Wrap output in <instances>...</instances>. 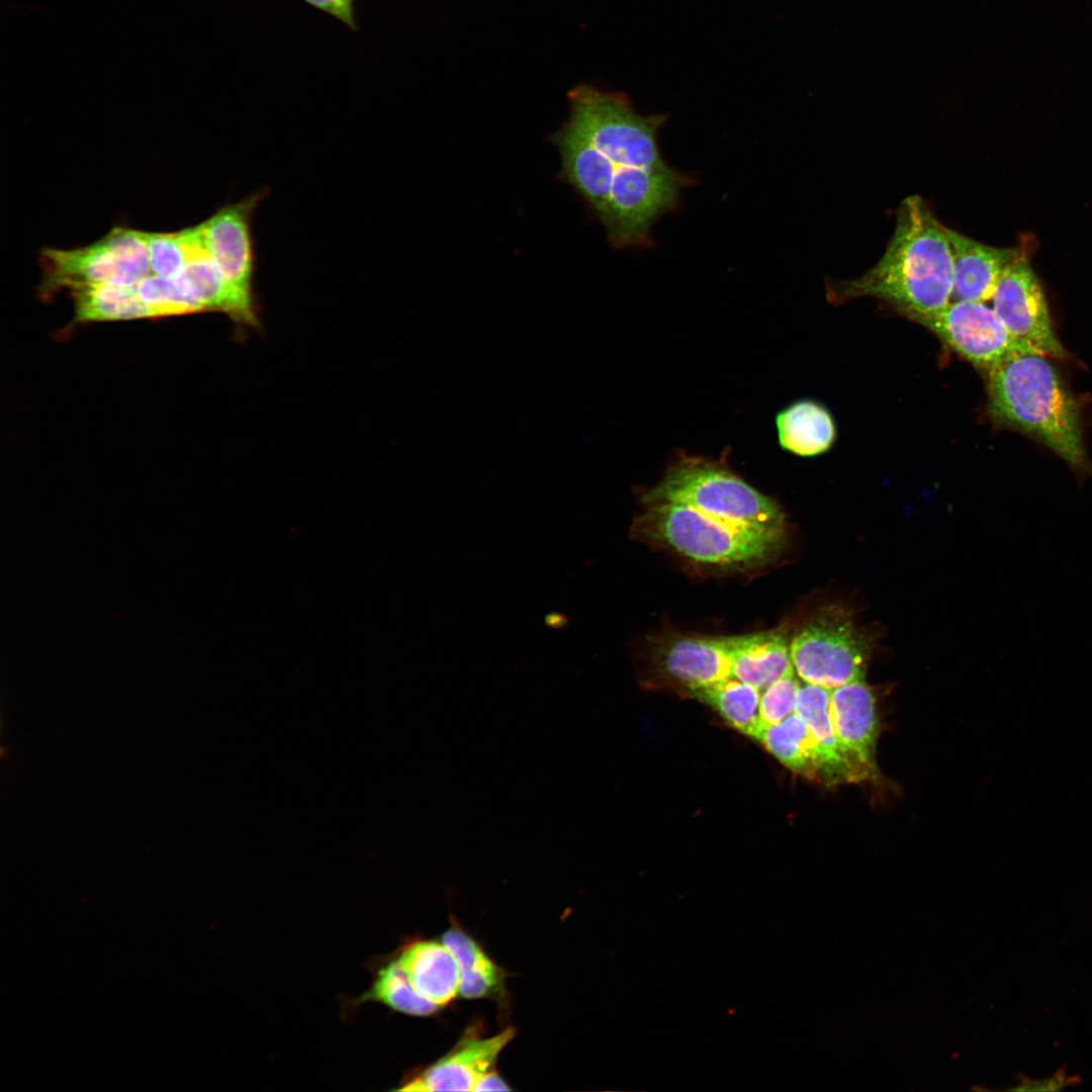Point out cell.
Returning a JSON list of instances; mask_svg holds the SVG:
<instances>
[{
	"label": "cell",
	"instance_id": "obj_14",
	"mask_svg": "<svg viewBox=\"0 0 1092 1092\" xmlns=\"http://www.w3.org/2000/svg\"><path fill=\"white\" fill-rule=\"evenodd\" d=\"M951 249L953 277L950 301L991 299L1005 269L1019 248H997L977 242L945 226Z\"/></svg>",
	"mask_w": 1092,
	"mask_h": 1092
},
{
	"label": "cell",
	"instance_id": "obj_25",
	"mask_svg": "<svg viewBox=\"0 0 1092 1092\" xmlns=\"http://www.w3.org/2000/svg\"><path fill=\"white\" fill-rule=\"evenodd\" d=\"M141 299L150 307L154 317L204 311L202 305L179 278L150 274L136 285Z\"/></svg>",
	"mask_w": 1092,
	"mask_h": 1092
},
{
	"label": "cell",
	"instance_id": "obj_21",
	"mask_svg": "<svg viewBox=\"0 0 1092 1092\" xmlns=\"http://www.w3.org/2000/svg\"><path fill=\"white\" fill-rule=\"evenodd\" d=\"M715 708L741 733L758 740L766 726L760 716V691L735 677H728L691 692Z\"/></svg>",
	"mask_w": 1092,
	"mask_h": 1092
},
{
	"label": "cell",
	"instance_id": "obj_16",
	"mask_svg": "<svg viewBox=\"0 0 1092 1092\" xmlns=\"http://www.w3.org/2000/svg\"><path fill=\"white\" fill-rule=\"evenodd\" d=\"M396 961L414 988L436 1005L448 1004L459 993V964L443 942H412L403 947Z\"/></svg>",
	"mask_w": 1092,
	"mask_h": 1092
},
{
	"label": "cell",
	"instance_id": "obj_23",
	"mask_svg": "<svg viewBox=\"0 0 1092 1092\" xmlns=\"http://www.w3.org/2000/svg\"><path fill=\"white\" fill-rule=\"evenodd\" d=\"M151 273L165 278L180 276L189 260L204 249L200 224L175 233L146 232Z\"/></svg>",
	"mask_w": 1092,
	"mask_h": 1092
},
{
	"label": "cell",
	"instance_id": "obj_12",
	"mask_svg": "<svg viewBox=\"0 0 1092 1092\" xmlns=\"http://www.w3.org/2000/svg\"><path fill=\"white\" fill-rule=\"evenodd\" d=\"M651 655L659 673L691 692L733 677L725 637L669 634Z\"/></svg>",
	"mask_w": 1092,
	"mask_h": 1092
},
{
	"label": "cell",
	"instance_id": "obj_2",
	"mask_svg": "<svg viewBox=\"0 0 1092 1092\" xmlns=\"http://www.w3.org/2000/svg\"><path fill=\"white\" fill-rule=\"evenodd\" d=\"M953 264L943 225L919 195L898 206L896 224L880 260L861 276L835 281L833 301L874 297L903 315L944 307L951 297Z\"/></svg>",
	"mask_w": 1092,
	"mask_h": 1092
},
{
	"label": "cell",
	"instance_id": "obj_1",
	"mask_svg": "<svg viewBox=\"0 0 1092 1092\" xmlns=\"http://www.w3.org/2000/svg\"><path fill=\"white\" fill-rule=\"evenodd\" d=\"M566 120L550 141L559 178L585 202L617 249L652 244L651 230L677 208L692 183L660 152L665 114L643 115L622 93L579 85L568 93Z\"/></svg>",
	"mask_w": 1092,
	"mask_h": 1092
},
{
	"label": "cell",
	"instance_id": "obj_11",
	"mask_svg": "<svg viewBox=\"0 0 1092 1092\" xmlns=\"http://www.w3.org/2000/svg\"><path fill=\"white\" fill-rule=\"evenodd\" d=\"M830 715L838 742L858 782L874 779L879 718L876 697L864 679L830 691Z\"/></svg>",
	"mask_w": 1092,
	"mask_h": 1092
},
{
	"label": "cell",
	"instance_id": "obj_4",
	"mask_svg": "<svg viewBox=\"0 0 1092 1092\" xmlns=\"http://www.w3.org/2000/svg\"><path fill=\"white\" fill-rule=\"evenodd\" d=\"M631 536L692 562L748 571L774 561L787 543L786 529L729 522L681 504H655L637 517Z\"/></svg>",
	"mask_w": 1092,
	"mask_h": 1092
},
{
	"label": "cell",
	"instance_id": "obj_9",
	"mask_svg": "<svg viewBox=\"0 0 1092 1092\" xmlns=\"http://www.w3.org/2000/svg\"><path fill=\"white\" fill-rule=\"evenodd\" d=\"M991 299L993 310L1016 340L1044 356L1065 357L1025 252L1020 251L1005 269Z\"/></svg>",
	"mask_w": 1092,
	"mask_h": 1092
},
{
	"label": "cell",
	"instance_id": "obj_15",
	"mask_svg": "<svg viewBox=\"0 0 1092 1092\" xmlns=\"http://www.w3.org/2000/svg\"><path fill=\"white\" fill-rule=\"evenodd\" d=\"M732 676L760 692L779 678L796 672L786 626L751 634L725 637Z\"/></svg>",
	"mask_w": 1092,
	"mask_h": 1092
},
{
	"label": "cell",
	"instance_id": "obj_3",
	"mask_svg": "<svg viewBox=\"0 0 1092 1092\" xmlns=\"http://www.w3.org/2000/svg\"><path fill=\"white\" fill-rule=\"evenodd\" d=\"M987 375L993 421L1038 440L1077 472L1089 471L1077 403L1044 355L1016 352Z\"/></svg>",
	"mask_w": 1092,
	"mask_h": 1092
},
{
	"label": "cell",
	"instance_id": "obj_24",
	"mask_svg": "<svg viewBox=\"0 0 1092 1092\" xmlns=\"http://www.w3.org/2000/svg\"><path fill=\"white\" fill-rule=\"evenodd\" d=\"M362 1000L378 1001L395 1011L416 1016L431 1015L440 1007L414 988L397 961L378 971L372 988Z\"/></svg>",
	"mask_w": 1092,
	"mask_h": 1092
},
{
	"label": "cell",
	"instance_id": "obj_18",
	"mask_svg": "<svg viewBox=\"0 0 1092 1092\" xmlns=\"http://www.w3.org/2000/svg\"><path fill=\"white\" fill-rule=\"evenodd\" d=\"M776 423L781 446L799 456L823 454L836 438L830 413L810 399L799 400L784 408L778 414Z\"/></svg>",
	"mask_w": 1092,
	"mask_h": 1092
},
{
	"label": "cell",
	"instance_id": "obj_22",
	"mask_svg": "<svg viewBox=\"0 0 1092 1092\" xmlns=\"http://www.w3.org/2000/svg\"><path fill=\"white\" fill-rule=\"evenodd\" d=\"M460 968L459 993L464 998L487 997L502 986L503 973L481 947L462 930L451 928L442 936Z\"/></svg>",
	"mask_w": 1092,
	"mask_h": 1092
},
{
	"label": "cell",
	"instance_id": "obj_17",
	"mask_svg": "<svg viewBox=\"0 0 1092 1092\" xmlns=\"http://www.w3.org/2000/svg\"><path fill=\"white\" fill-rule=\"evenodd\" d=\"M758 741L795 772L834 786L827 761L806 722L793 713L782 722L766 725Z\"/></svg>",
	"mask_w": 1092,
	"mask_h": 1092
},
{
	"label": "cell",
	"instance_id": "obj_10",
	"mask_svg": "<svg viewBox=\"0 0 1092 1092\" xmlns=\"http://www.w3.org/2000/svg\"><path fill=\"white\" fill-rule=\"evenodd\" d=\"M266 195L267 189L261 188L240 201L223 205L199 223L210 258L235 288L251 297H256L257 266L252 221Z\"/></svg>",
	"mask_w": 1092,
	"mask_h": 1092
},
{
	"label": "cell",
	"instance_id": "obj_26",
	"mask_svg": "<svg viewBox=\"0 0 1092 1092\" xmlns=\"http://www.w3.org/2000/svg\"><path fill=\"white\" fill-rule=\"evenodd\" d=\"M800 681L795 672L770 684L760 696L759 711L765 725H775L795 713Z\"/></svg>",
	"mask_w": 1092,
	"mask_h": 1092
},
{
	"label": "cell",
	"instance_id": "obj_6",
	"mask_svg": "<svg viewBox=\"0 0 1092 1092\" xmlns=\"http://www.w3.org/2000/svg\"><path fill=\"white\" fill-rule=\"evenodd\" d=\"M877 642L840 605L820 608L791 640V657L803 681L833 690L864 679Z\"/></svg>",
	"mask_w": 1092,
	"mask_h": 1092
},
{
	"label": "cell",
	"instance_id": "obj_7",
	"mask_svg": "<svg viewBox=\"0 0 1092 1092\" xmlns=\"http://www.w3.org/2000/svg\"><path fill=\"white\" fill-rule=\"evenodd\" d=\"M47 290L81 284L134 286L151 273L146 232L115 226L97 242L40 253Z\"/></svg>",
	"mask_w": 1092,
	"mask_h": 1092
},
{
	"label": "cell",
	"instance_id": "obj_29",
	"mask_svg": "<svg viewBox=\"0 0 1092 1092\" xmlns=\"http://www.w3.org/2000/svg\"><path fill=\"white\" fill-rule=\"evenodd\" d=\"M546 623L550 627L560 628L567 623V619L560 614H550L546 618Z\"/></svg>",
	"mask_w": 1092,
	"mask_h": 1092
},
{
	"label": "cell",
	"instance_id": "obj_5",
	"mask_svg": "<svg viewBox=\"0 0 1092 1092\" xmlns=\"http://www.w3.org/2000/svg\"><path fill=\"white\" fill-rule=\"evenodd\" d=\"M646 506L681 504L708 515L763 529H786L780 505L720 461L679 455L642 494Z\"/></svg>",
	"mask_w": 1092,
	"mask_h": 1092
},
{
	"label": "cell",
	"instance_id": "obj_8",
	"mask_svg": "<svg viewBox=\"0 0 1092 1092\" xmlns=\"http://www.w3.org/2000/svg\"><path fill=\"white\" fill-rule=\"evenodd\" d=\"M906 316L928 329L957 354L986 371L1016 352H1035L1016 340L993 308L981 301H949L934 312Z\"/></svg>",
	"mask_w": 1092,
	"mask_h": 1092
},
{
	"label": "cell",
	"instance_id": "obj_19",
	"mask_svg": "<svg viewBox=\"0 0 1092 1092\" xmlns=\"http://www.w3.org/2000/svg\"><path fill=\"white\" fill-rule=\"evenodd\" d=\"M830 691L800 682L795 713L808 725L829 766L834 786L858 783L836 737L830 715Z\"/></svg>",
	"mask_w": 1092,
	"mask_h": 1092
},
{
	"label": "cell",
	"instance_id": "obj_13",
	"mask_svg": "<svg viewBox=\"0 0 1092 1092\" xmlns=\"http://www.w3.org/2000/svg\"><path fill=\"white\" fill-rule=\"evenodd\" d=\"M509 1027L490 1037L466 1036L454 1049L422 1071L398 1091H473L493 1066L502 1050L514 1038Z\"/></svg>",
	"mask_w": 1092,
	"mask_h": 1092
},
{
	"label": "cell",
	"instance_id": "obj_28",
	"mask_svg": "<svg viewBox=\"0 0 1092 1092\" xmlns=\"http://www.w3.org/2000/svg\"><path fill=\"white\" fill-rule=\"evenodd\" d=\"M511 1088L494 1071L486 1072L475 1084L473 1091H509Z\"/></svg>",
	"mask_w": 1092,
	"mask_h": 1092
},
{
	"label": "cell",
	"instance_id": "obj_20",
	"mask_svg": "<svg viewBox=\"0 0 1092 1092\" xmlns=\"http://www.w3.org/2000/svg\"><path fill=\"white\" fill-rule=\"evenodd\" d=\"M69 289L73 293L77 322L154 317L135 285L81 284Z\"/></svg>",
	"mask_w": 1092,
	"mask_h": 1092
},
{
	"label": "cell",
	"instance_id": "obj_27",
	"mask_svg": "<svg viewBox=\"0 0 1092 1092\" xmlns=\"http://www.w3.org/2000/svg\"><path fill=\"white\" fill-rule=\"evenodd\" d=\"M314 8L324 11L347 25L358 30L355 17V0H303Z\"/></svg>",
	"mask_w": 1092,
	"mask_h": 1092
}]
</instances>
